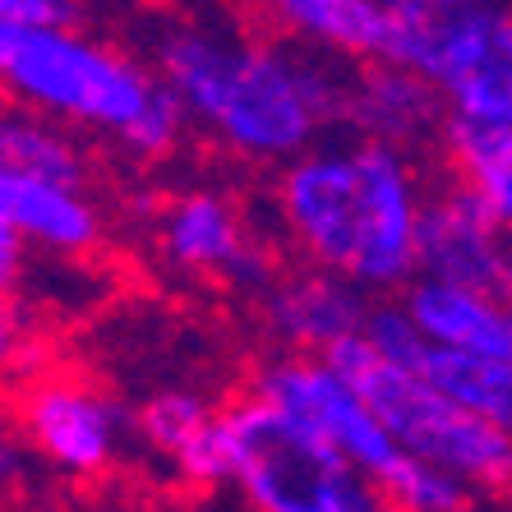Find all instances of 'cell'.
<instances>
[{
	"label": "cell",
	"instance_id": "277c9868",
	"mask_svg": "<svg viewBox=\"0 0 512 512\" xmlns=\"http://www.w3.org/2000/svg\"><path fill=\"white\" fill-rule=\"evenodd\" d=\"M0 74L14 107L42 111L74 130L125 139L162 93L157 65L111 47L84 28L0 24Z\"/></svg>",
	"mask_w": 512,
	"mask_h": 512
},
{
	"label": "cell",
	"instance_id": "5bb4252c",
	"mask_svg": "<svg viewBox=\"0 0 512 512\" xmlns=\"http://www.w3.org/2000/svg\"><path fill=\"white\" fill-rule=\"evenodd\" d=\"M402 305L434 346L512 360V291L416 277L406 286Z\"/></svg>",
	"mask_w": 512,
	"mask_h": 512
},
{
	"label": "cell",
	"instance_id": "9a60e30c",
	"mask_svg": "<svg viewBox=\"0 0 512 512\" xmlns=\"http://www.w3.org/2000/svg\"><path fill=\"white\" fill-rule=\"evenodd\" d=\"M443 93L429 84L425 74L406 70L397 60H374L351 79V102H346V125H356L360 139L397 143V148H416V143L443 134Z\"/></svg>",
	"mask_w": 512,
	"mask_h": 512
},
{
	"label": "cell",
	"instance_id": "4fadbf2b",
	"mask_svg": "<svg viewBox=\"0 0 512 512\" xmlns=\"http://www.w3.org/2000/svg\"><path fill=\"white\" fill-rule=\"evenodd\" d=\"M134 434L185 485H227L222 411L194 388H162L134 411Z\"/></svg>",
	"mask_w": 512,
	"mask_h": 512
},
{
	"label": "cell",
	"instance_id": "8992f818",
	"mask_svg": "<svg viewBox=\"0 0 512 512\" xmlns=\"http://www.w3.org/2000/svg\"><path fill=\"white\" fill-rule=\"evenodd\" d=\"M328 360L370 397V406L411 457L453 471L471 489H512V434L448 397L420 370L383 360L365 333L333 346Z\"/></svg>",
	"mask_w": 512,
	"mask_h": 512
},
{
	"label": "cell",
	"instance_id": "5b68a950",
	"mask_svg": "<svg viewBox=\"0 0 512 512\" xmlns=\"http://www.w3.org/2000/svg\"><path fill=\"white\" fill-rule=\"evenodd\" d=\"M388 51L425 74L448 111L485 125H512V0H379Z\"/></svg>",
	"mask_w": 512,
	"mask_h": 512
},
{
	"label": "cell",
	"instance_id": "2e32d148",
	"mask_svg": "<svg viewBox=\"0 0 512 512\" xmlns=\"http://www.w3.org/2000/svg\"><path fill=\"white\" fill-rule=\"evenodd\" d=\"M263 19L300 47L342 60H383L388 14L379 0H259Z\"/></svg>",
	"mask_w": 512,
	"mask_h": 512
},
{
	"label": "cell",
	"instance_id": "6da1fadb",
	"mask_svg": "<svg viewBox=\"0 0 512 512\" xmlns=\"http://www.w3.org/2000/svg\"><path fill=\"white\" fill-rule=\"evenodd\" d=\"M157 74L176 88L190 120L245 162L286 167L346 120L351 79L342 56L300 42H250L217 24H162L153 37Z\"/></svg>",
	"mask_w": 512,
	"mask_h": 512
},
{
	"label": "cell",
	"instance_id": "8fae6325",
	"mask_svg": "<svg viewBox=\"0 0 512 512\" xmlns=\"http://www.w3.org/2000/svg\"><path fill=\"white\" fill-rule=\"evenodd\" d=\"M370 314L374 310L365 305V286L319 263L277 277L263 291V323L286 351L328 356L346 337L365 333Z\"/></svg>",
	"mask_w": 512,
	"mask_h": 512
},
{
	"label": "cell",
	"instance_id": "603a6c76",
	"mask_svg": "<svg viewBox=\"0 0 512 512\" xmlns=\"http://www.w3.org/2000/svg\"><path fill=\"white\" fill-rule=\"evenodd\" d=\"M508 291H512V282H508Z\"/></svg>",
	"mask_w": 512,
	"mask_h": 512
},
{
	"label": "cell",
	"instance_id": "ffe728a7",
	"mask_svg": "<svg viewBox=\"0 0 512 512\" xmlns=\"http://www.w3.org/2000/svg\"><path fill=\"white\" fill-rule=\"evenodd\" d=\"M365 337H370V346L383 360L406 365V370H420V360L429 351V337L420 333V323L411 319V310H406L402 300L397 305H379L370 314V323H365Z\"/></svg>",
	"mask_w": 512,
	"mask_h": 512
},
{
	"label": "cell",
	"instance_id": "30bf717a",
	"mask_svg": "<svg viewBox=\"0 0 512 512\" xmlns=\"http://www.w3.org/2000/svg\"><path fill=\"white\" fill-rule=\"evenodd\" d=\"M508 240L512 236L503 231L494 208H489L471 185L453 180V185L425 194L420 240H416L420 277L508 291V282H512V245Z\"/></svg>",
	"mask_w": 512,
	"mask_h": 512
},
{
	"label": "cell",
	"instance_id": "e0dca14e",
	"mask_svg": "<svg viewBox=\"0 0 512 512\" xmlns=\"http://www.w3.org/2000/svg\"><path fill=\"white\" fill-rule=\"evenodd\" d=\"M443 153L453 162L457 180L471 185L494 208V217L512 236V125H485V120L448 116Z\"/></svg>",
	"mask_w": 512,
	"mask_h": 512
},
{
	"label": "cell",
	"instance_id": "ba28073f",
	"mask_svg": "<svg viewBox=\"0 0 512 512\" xmlns=\"http://www.w3.org/2000/svg\"><path fill=\"white\" fill-rule=\"evenodd\" d=\"M19 434L28 453L56 476L97 480L120 462L134 434V416L74 374H37L19 393Z\"/></svg>",
	"mask_w": 512,
	"mask_h": 512
},
{
	"label": "cell",
	"instance_id": "7402d4cb",
	"mask_svg": "<svg viewBox=\"0 0 512 512\" xmlns=\"http://www.w3.org/2000/svg\"><path fill=\"white\" fill-rule=\"evenodd\" d=\"M24 245L28 240L19 236V231L0 222V277H5L10 291H14V282H19V273H24Z\"/></svg>",
	"mask_w": 512,
	"mask_h": 512
},
{
	"label": "cell",
	"instance_id": "3957f363",
	"mask_svg": "<svg viewBox=\"0 0 512 512\" xmlns=\"http://www.w3.org/2000/svg\"><path fill=\"white\" fill-rule=\"evenodd\" d=\"M227 485L250 512H393L379 480L259 393L222 406Z\"/></svg>",
	"mask_w": 512,
	"mask_h": 512
},
{
	"label": "cell",
	"instance_id": "9c48e42d",
	"mask_svg": "<svg viewBox=\"0 0 512 512\" xmlns=\"http://www.w3.org/2000/svg\"><path fill=\"white\" fill-rule=\"evenodd\" d=\"M157 254L171 273L268 291L277 282L263 245L250 236L240 208L222 190H185L157 208Z\"/></svg>",
	"mask_w": 512,
	"mask_h": 512
},
{
	"label": "cell",
	"instance_id": "ac0fdd59",
	"mask_svg": "<svg viewBox=\"0 0 512 512\" xmlns=\"http://www.w3.org/2000/svg\"><path fill=\"white\" fill-rule=\"evenodd\" d=\"M70 130L74 125H65V120L14 107L0 120V157H5V167L28 171V176L88 185V153Z\"/></svg>",
	"mask_w": 512,
	"mask_h": 512
},
{
	"label": "cell",
	"instance_id": "7a4b0ae2",
	"mask_svg": "<svg viewBox=\"0 0 512 512\" xmlns=\"http://www.w3.org/2000/svg\"><path fill=\"white\" fill-rule=\"evenodd\" d=\"M420 213L425 190L397 143H314L277 176L286 240L305 263L333 268L365 291H397L420 277Z\"/></svg>",
	"mask_w": 512,
	"mask_h": 512
},
{
	"label": "cell",
	"instance_id": "44dd1931",
	"mask_svg": "<svg viewBox=\"0 0 512 512\" xmlns=\"http://www.w3.org/2000/svg\"><path fill=\"white\" fill-rule=\"evenodd\" d=\"M84 0H0V24L84 28Z\"/></svg>",
	"mask_w": 512,
	"mask_h": 512
},
{
	"label": "cell",
	"instance_id": "7c38bea8",
	"mask_svg": "<svg viewBox=\"0 0 512 512\" xmlns=\"http://www.w3.org/2000/svg\"><path fill=\"white\" fill-rule=\"evenodd\" d=\"M0 222L51 259H84L107 240V217L88 185L42 180L28 171H0Z\"/></svg>",
	"mask_w": 512,
	"mask_h": 512
},
{
	"label": "cell",
	"instance_id": "d6986e66",
	"mask_svg": "<svg viewBox=\"0 0 512 512\" xmlns=\"http://www.w3.org/2000/svg\"><path fill=\"white\" fill-rule=\"evenodd\" d=\"M420 374L429 383H439L443 393L457 397L462 406H471L476 416H485L489 425L512 434V360L471 356V351H448V346L429 342Z\"/></svg>",
	"mask_w": 512,
	"mask_h": 512
},
{
	"label": "cell",
	"instance_id": "52a82bcc",
	"mask_svg": "<svg viewBox=\"0 0 512 512\" xmlns=\"http://www.w3.org/2000/svg\"><path fill=\"white\" fill-rule=\"evenodd\" d=\"M250 393L286 406L291 416L310 420L323 439H333L351 462L365 466L379 480V489L411 462V453L393 439V429L383 425V416L370 406V397L360 393L328 356L286 351V356L263 360L250 379Z\"/></svg>",
	"mask_w": 512,
	"mask_h": 512
}]
</instances>
